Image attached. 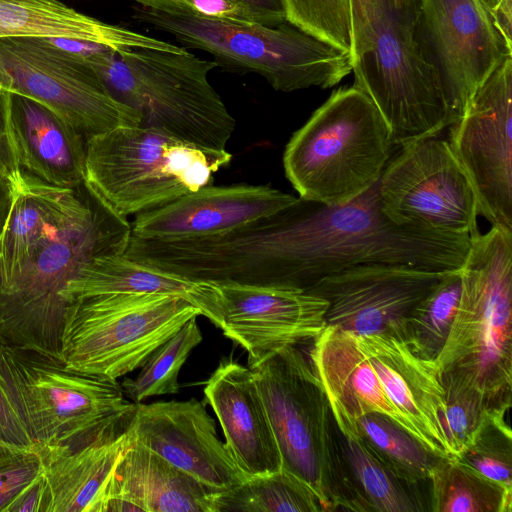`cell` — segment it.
I'll list each match as a JSON object with an SVG mask.
<instances>
[{"mask_svg":"<svg viewBox=\"0 0 512 512\" xmlns=\"http://www.w3.org/2000/svg\"><path fill=\"white\" fill-rule=\"evenodd\" d=\"M470 245L468 235L395 223L383 212L377 183L346 204L328 206L298 197L232 231L195 239L190 261L204 281L308 291L357 265L459 270Z\"/></svg>","mask_w":512,"mask_h":512,"instance_id":"obj_1","label":"cell"},{"mask_svg":"<svg viewBox=\"0 0 512 512\" xmlns=\"http://www.w3.org/2000/svg\"><path fill=\"white\" fill-rule=\"evenodd\" d=\"M352 73L393 145L438 137L460 119L430 52L421 0H350Z\"/></svg>","mask_w":512,"mask_h":512,"instance_id":"obj_2","label":"cell"},{"mask_svg":"<svg viewBox=\"0 0 512 512\" xmlns=\"http://www.w3.org/2000/svg\"><path fill=\"white\" fill-rule=\"evenodd\" d=\"M131 224L86 183L77 206L0 286V342L61 359L66 301L61 292L94 259L123 254Z\"/></svg>","mask_w":512,"mask_h":512,"instance_id":"obj_3","label":"cell"},{"mask_svg":"<svg viewBox=\"0 0 512 512\" xmlns=\"http://www.w3.org/2000/svg\"><path fill=\"white\" fill-rule=\"evenodd\" d=\"M248 367L282 467L309 485L324 511L368 512L348 470L340 432L310 359L297 345H288Z\"/></svg>","mask_w":512,"mask_h":512,"instance_id":"obj_4","label":"cell"},{"mask_svg":"<svg viewBox=\"0 0 512 512\" xmlns=\"http://www.w3.org/2000/svg\"><path fill=\"white\" fill-rule=\"evenodd\" d=\"M461 295L436 358L476 389L490 408L510 409L512 392V232L499 227L471 238Z\"/></svg>","mask_w":512,"mask_h":512,"instance_id":"obj_5","label":"cell"},{"mask_svg":"<svg viewBox=\"0 0 512 512\" xmlns=\"http://www.w3.org/2000/svg\"><path fill=\"white\" fill-rule=\"evenodd\" d=\"M393 146L369 96L355 86L340 87L290 138L285 176L303 200L346 204L378 183Z\"/></svg>","mask_w":512,"mask_h":512,"instance_id":"obj_6","label":"cell"},{"mask_svg":"<svg viewBox=\"0 0 512 512\" xmlns=\"http://www.w3.org/2000/svg\"><path fill=\"white\" fill-rule=\"evenodd\" d=\"M87 65L118 101L140 115V126L201 147L226 148L236 122L208 80L217 61L186 48H136L97 54Z\"/></svg>","mask_w":512,"mask_h":512,"instance_id":"obj_7","label":"cell"},{"mask_svg":"<svg viewBox=\"0 0 512 512\" xmlns=\"http://www.w3.org/2000/svg\"><path fill=\"white\" fill-rule=\"evenodd\" d=\"M231 159L155 128L119 126L86 140L85 183L127 218L210 185Z\"/></svg>","mask_w":512,"mask_h":512,"instance_id":"obj_8","label":"cell"},{"mask_svg":"<svg viewBox=\"0 0 512 512\" xmlns=\"http://www.w3.org/2000/svg\"><path fill=\"white\" fill-rule=\"evenodd\" d=\"M0 373L33 442L77 449L131 421L135 403L117 381L70 370L61 359L0 342Z\"/></svg>","mask_w":512,"mask_h":512,"instance_id":"obj_9","label":"cell"},{"mask_svg":"<svg viewBox=\"0 0 512 512\" xmlns=\"http://www.w3.org/2000/svg\"><path fill=\"white\" fill-rule=\"evenodd\" d=\"M133 17L173 35L187 47L264 77L273 89L292 92L330 88L352 72L347 50L321 41L294 25H236L138 5Z\"/></svg>","mask_w":512,"mask_h":512,"instance_id":"obj_10","label":"cell"},{"mask_svg":"<svg viewBox=\"0 0 512 512\" xmlns=\"http://www.w3.org/2000/svg\"><path fill=\"white\" fill-rule=\"evenodd\" d=\"M187 300L154 293H107L67 302L61 360L73 371L117 381L194 317Z\"/></svg>","mask_w":512,"mask_h":512,"instance_id":"obj_11","label":"cell"},{"mask_svg":"<svg viewBox=\"0 0 512 512\" xmlns=\"http://www.w3.org/2000/svg\"><path fill=\"white\" fill-rule=\"evenodd\" d=\"M0 90L50 108L86 140L141 123L140 115L118 101L92 68L43 38L0 37Z\"/></svg>","mask_w":512,"mask_h":512,"instance_id":"obj_12","label":"cell"},{"mask_svg":"<svg viewBox=\"0 0 512 512\" xmlns=\"http://www.w3.org/2000/svg\"><path fill=\"white\" fill-rule=\"evenodd\" d=\"M378 191L395 223L451 234H480L472 184L447 140L431 137L401 146L387 163Z\"/></svg>","mask_w":512,"mask_h":512,"instance_id":"obj_13","label":"cell"},{"mask_svg":"<svg viewBox=\"0 0 512 512\" xmlns=\"http://www.w3.org/2000/svg\"><path fill=\"white\" fill-rule=\"evenodd\" d=\"M449 128L448 142L472 184L479 215L512 232V56Z\"/></svg>","mask_w":512,"mask_h":512,"instance_id":"obj_14","label":"cell"},{"mask_svg":"<svg viewBox=\"0 0 512 512\" xmlns=\"http://www.w3.org/2000/svg\"><path fill=\"white\" fill-rule=\"evenodd\" d=\"M445 273L404 265H357L323 278L308 292L327 301V325L356 335L396 336Z\"/></svg>","mask_w":512,"mask_h":512,"instance_id":"obj_15","label":"cell"},{"mask_svg":"<svg viewBox=\"0 0 512 512\" xmlns=\"http://www.w3.org/2000/svg\"><path fill=\"white\" fill-rule=\"evenodd\" d=\"M427 43L443 84L462 116L474 93L508 57L480 0H421Z\"/></svg>","mask_w":512,"mask_h":512,"instance_id":"obj_16","label":"cell"},{"mask_svg":"<svg viewBox=\"0 0 512 512\" xmlns=\"http://www.w3.org/2000/svg\"><path fill=\"white\" fill-rule=\"evenodd\" d=\"M129 430L137 442L214 492L230 490L248 478L197 399L135 403Z\"/></svg>","mask_w":512,"mask_h":512,"instance_id":"obj_17","label":"cell"},{"mask_svg":"<svg viewBox=\"0 0 512 512\" xmlns=\"http://www.w3.org/2000/svg\"><path fill=\"white\" fill-rule=\"evenodd\" d=\"M216 285L223 312L220 329L247 352L248 366L284 346L313 340L327 325V301L306 290Z\"/></svg>","mask_w":512,"mask_h":512,"instance_id":"obj_18","label":"cell"},{"mask_svg":"<svg viewBox=\"0 0 512 512\" xmlns=\"http://www.w3.org/2000/svg\"><path fill=\"white\" fill-rule=\"evenodd\" d=\"M297 198L265 185H207L137 214L131 235L150 240L210 237L272 214Z\"/></svg>","mask_w":512,"mask_h":512,"instance_id":"obj_19","label":"cell"},{"mask_svg":"<svg viewBox=\"0 0 512 512\" xmlns=\"http://www.w3.org/2000/svg\"><path fill=\"white\" fill-rule=\"evenodd\" d=\"M356 336L414 436L434 453L451 456L442 428L445 399L436 361L418 356L405 341L386 332Z\"/></svg>","mask_w":512,"mask_h":512,"instance_id":"obj_20","label":"cell"},{"mask_svg":"<svg viewBox=\"0 0 512 512\" xmlns=\"http://www.w3.org/2000/svg\"><path fill=\"white\" fill-rule=\"evenodd\" d=\"M203 392L219 420L226 447L248 478L281 468L277 442L249 367L222 359Z\"/></svg>","mask_w":512,"mask_h":512,"instance_id":"obj_21","label":"cell"},{"mask_svg":"<svg viewBox=\"0 0 512 512\" xmlns=\"http://www.w3.org/2000/svg\"><path fill=\"white\" fill-rule=\"evenodd\" d=\"M309 359L342 435L356 437V421L369 413L386 415L413 434L385 393L354 333L326 325L313 339Z\"/></svg>","mask_w":512,"mask_h":512,"instance_id":"obj_22","label":"cell"},{"mask_svg":"<svg viewBox=\"0 0 512 512\" xmlns=\"http://www.w3.org/2000/svg\"><path fill=\"white\" fill-rule=\"evenodd\" d=\"M216 493L133 439L114 468L101 512H215Z\"/></svg>","mask_w":512,"mask_h":512,"instance_id":"obj_23","label":"cell"},{"mask_svg":"<svg viewBox=\"0 0 512 512\" xmlns=\"http://www.w3.org/2000/svg\"><path fill=\"white\" fill-rule=\"evenodd\" d=\"M10 128L20 170L63 188L85 182L86 138L50 108L11 93Z\"/></svg>","mask_w":512,"mask_h":512,"instance_id":"obj_24","label":"cell"},{"mask_svg":"<svg viewBox=\"0 0 512 512\" xmlns=\"http://www.w3.org/2000/svg\"><path fill=\"white\" fill-rule=\"evenodd\" d=\"M133 439L128 425L77 449L34 442L43 467L41 512H101L114 468Z\"/></svg>","mask_w":512,"mask_h":512,"instance_id":"obj_25","label":"cell"},{"mask_svg":"<svg viewBox=\"0 0 512 512\" xmlns=\"http://www.w3.org/2000/svg\"><path fill=\"white\" fill-rule=\"evenodd\" d=\"M0 37L67 38L121 53L136 48L181 52L175 44L109 24L60 0H0Z\"/></svg>","mask_w":512,"mask_h":512,"instance_id":"obj_26","label":"cell"},{"mask_svg":"<svg viewBox=\"0 0 512 512\" xmlns=\"http://www.w3.org/2000/svg\"><path fill=\"white\" fill-rule=\"evenodd\" d=\"M107 293H154L181 297L218 328L223 312L215 283L197 281L136 262L124 254L104 255L87 264L63 289L74 299Z\"/></svg>","mask_w":512,"mask_h":512,"instance_id":"obj_27","label":"cell"},{"mask_svg":"<svg viewBox=\"0 0 512 512\" xmlns=\"http://www.w3.org/2000/svg\"><path fill=\"white\" fill-rule=\"evenodd\" d=\"M84 183L75 188L58 187L20 170L0 237V286L19 273L45 237L77 206Z\"/></svg>","mask_w":512,"mask_h":512,"instance_id":"obj_28","label":"cell"},{"mask_svg":"<svg viewBox=\"0 0 512 512\" xmlns=\"http://www.w3.org/2000/svg\"><path fill=\"white\" fill-rule=\"evenodd\" d=\"M340 438L348 470L368 512L430 511L429 495H424L421 485L397 476L358 437L340 433Z\"/></svg>","mask_w":512,"mask_h":512,"instance_id":"obj_29","label":"cell"},{"mask_svg":"<svg viewBox=\"0 0 512 512\" xmlns=\"http://www.w3.org/2000/svg\"><path fill=\"white\" fill-rule=\"evenodd\" d=\"M430 511L512 512V491L454 456H443L429 478Z\"/></svg>","mask_w":512,"mask_h":512,"instance_id":"obj_30","label":"cell"},{"mask_svg":"<svg viewBox=\"0 0 512 512\" xmlns=\"http://www.w3.org/2000/svg\"><path fill=\"white\" fill-rule=\"evenodd\" d=\"M356 437L397 476L412 484L429 482L433 468L443 457L380 413L360 417L356 421Z\"/></svg>","mask_w":512,"mask_h":512,"instance_id":"obj_31","label":"cell"},{"mask_svg":"<svg viewBox=\"0 0 512 512\" xmlns=\"http://www.w3.org/2000/svg\"><path fill=\"white\" fill-rule=\"evenodd\" d=\"M215 512H322L316 494L302 479L281 466L278 470L247 478L236 487L218 492Z\"/></svg>","mask_w":512,"mask_h":512,"instance_id":"obj_32","label":"cell"},{"mask_svg":"<svg viewBox=\"0 0 512 512\" xmlns=\"http://www.w3.org/2000/svg\"><path fill=\"white\" fill-rule=\"evenodd\" d=\"M461 288V269L446 272L405 318L396 337L418 356L436 361L456 314Z\"/></svg>","mask_w":512,"mask_h":512,"instance_id":"obj_33","label":"cell"},{"mask_svg":"<svg viewBox=\"0 0 512 512\" xmlns=\"http://www.w3.org/2000/svg\"><path fill=\"white\" fill-rule=\"evenodd\" d=\"M197 317L190 319L172 337L159 346L142 365L135 378H124L121 388L133 403L152 396L175 394L182 366L192 350L203 340Z\"/></svg>","mask_w":512,"mask_h":512,"instance_id":"obj_34","label":"cell"},{"mask_svg":"<svg viewBox=\"0 0 512 512\" xmlns=\"http://www.w3.org/2000/svg\"><path fill=\"white\" fill-rule=\"evenodd\" d=\"M508 409H487L464 448L454 457L512 491V432Z\"/></svg>","mask_w":512,"mask_h":512,"instance_id":"obj_35","label":"cell"},{"mask_svg":"<svg viewBox=\"0 0 512 512\" xmlns=\"http://www.w3.org/2000/svg\"><path fill=\"white\" fill-rule=\"evenodd\" d=\"M286 21L305 33L350 52V0H279Z\"/></svg>","mask_w":512,"mask_h":512,"instance_id":"obj_36","label":"cell"},{"mask_svg":"<svg viewBox=\"0 0 512 512\" xmlns=\"http://www.w3.org/2000/svg\"><path fill=\"white\" fill-rule=\"evenodd\" d=\"M444 389L445 409L442 428L451 456L467 444L489 409L484 397L472 386L452 373H440Z\"/></svg>","mask_w":512,"mask_h":512,"instance_id":"obj_37","label":"cell"},{"mask_svg":"<svg viewBox=\"0 0 512 512\" xmlns=\"http://www.w3.org/2000/svg\"><path fill=\"white\" fill-rule=\"evenodd\" d=\"M143 7L199 19L236 24L278 26L286 21L276 13L244 0H135Z\"/></svg>","mask_w":512,"mask_h":512,"instance_id":"obj_38","label":"cell"},{"mask_svg":"<svg viewBox=\"0 0 512 512\" xmlns=\"http://www.w3.org/2000/svg\"><path fill=\"white\" fill-rule=\"evenodd\" d=\"M42 473V461L34 443L19 451L0 453V512H7Z\"/></svg>","mask_w":512,"mask_h":512,"instance_id":"obj_39","label":"cell"},{"mask_svg":"<svg viewBox=\"0 0 512 512\" xmlns=\"http://www.w3.org/2000/svg\"><path fill=\"white\" fill-rule=\"evenodd\" d=\"M0 440L21 447H31L33 440L0 373Z\"/></svg>","mask_w":512,"mask_h":512,"instance_id":"obj_40","label":"cell"},{"mask_svg":"<svg viewBox=\"0 0 512 512\" xmlns=\"http://www.w3.org/2000/svg\"><path fill=\"white\" fill-rule=\"evenodd\" d=\"M10 95V92L0 90V175L17 184L20 177V167L10 128Z\"/></svg>","mask_w":512,"mask_h":512,"instance_id":"obj_41","label":"cell"},{"mask_svg":"<svg viewBox=\"0 0 512 512\" xmlns=\"http://www.w3.org/2000/svg\"><path fill=\"white\" fill-rule=\"evenodd\" d=\"M509 48L512 49V0H480Z\"/></svg>","mask_w":512,"mask_h":512,"instance_id":"obj_42","label":"cell"},{"mask_svg":"<svg viewBox=\"0 0 512 512\" xmlns=\"http://www.w3.org/2000/svg\"><path fill=\"white\" fill-rule=\"evenodd\" d=\"M43 497L44 485L41 475L13 501L7 512H41Z\"/></svg>","mask_w":512,"mask_h":512,"instance_id":"obj_43","label":"cell"},{"mask_svg":"<svg viewBox=\"0 0 512 512\" xmlns=\"http://www.w3.org/2000/svg\"><path fill=\"white\" fill-rule=\"evenodd\" d=\"M15 190L16 184L0 175V237L12 208Z\"/></svg>","mask_w":512,"mask_h":512,"instance_id":"obj_44","label":"cell"},{"mask_svg":"<svg viewBox=\"0 0 512 512\" xmlns=\"http://www.w3.org/2000/svg\"><path fill=\"white\" fill-rule=\"evenodd\" d=\"M258 7L284 14L282 6L279 0H244ZM285 15V14H284Z\"/></svg>","mask_w":512,"mask_h":512,"instance_id":"obj_45","label":"cell"},{"mask_svg":"<svg viewBox=\"0 0 512 512\" xmlns=\"http://www.w3.org/2000/svg\"><path fill=\"white\" fill-rule=\"evenodd\" d=\"M27 447L16 446L0 440V453L19 451Z\"/></svg>","mask_w":512,"mask_h":512,"instance_id":"obj_46","label":"cell"}]
</instances>
